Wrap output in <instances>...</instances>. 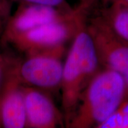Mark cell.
<instances>
[{
	"label": "cell",
	"mask_w": 128,
	"mask_h": 128,
	"mask_svg": "<svg viewBox=\"0 0 128 128\" xmlns=\"http://www.w3.org/2000/svg\"><path fill=\"white\" fill-rule=\"evenodd\" d=\"M101 68L86 22L73 38L64 60L60 91L65 125L71 119L84 90Z\"/></svg>",
	"instance_id": "cell-1"
},
{
	"label": "cell",
	"mask_w": 128,
	"mask_h": 128,
	"mask_svg": "<svg viewBox=\"0 0 128 128\" xmlns=\"http://www.w3.org/2000/svg\"><path fill=\"white\" fill-rule=\"evenodd\" d=\"M126 98L128 87L123 77L114 70L102 68L84 90L66 127L98 128Z\"/></svg>",
	"instance_id": "cell-2"
},
{
	"label": "cell",
	"mask_w": 128,
	"mask_h": 128,
	"mask_svg": "<svg viewBox=\"0 0 128 128\" xmlns=\"http://www.w3.org/2000/svg\"><path fill=\"white\" fill-rule=\"evenodd\" d=\"M98 0H80L70 17L41 25L14 38L8 44L24 55L45 50L72 41L86 22L90 8Z\"/></svg>",
	"instance_id": "cell-3"
},
{
	"label": "cell",
	"mask_w": 128,
	"mask_h": 128,
	"mask_svg": "<svg viewBox=\"0 0 128 128\" xmlns=\"http://www.w3.org/2000/svg\"><path fill=\"white\" fill-rule=\"evenodd\" d=\"M66 45L26 54L19 58L18 74L24 85L46 91L50 95L60 91Z\"/></svg>",
	"instance_id": "cell-4"
},
{
	"label": "cell",
	"mask_w": 128,
	"mask_h": 128,
	"mask_svg": "<svg viewBox=\"0 0 128 128\" xmlns=\"http://www.w3.org/2000/svg\"><path fill=\"white\" fill-rule=\"evenodd\" d=\"M19 58L2 54L0 79V128H26L24 84L18 74Z\"/></svg>",
	"instance_id": "cell-5"
},
{
	"label": "cell",
	"mask_w": 128,
	"mask_h": 128,
	"mask_svg": "<svg viewBox=\"0 0 128 128\" xmlns=\"http://www.w3.org/2000/svg\"><path fill=\"white\" fill-rule=\"evenodd\" d=\"M86 28L102 68L114 70L123 77L128 87V44L110 29L99 14L88 17Z\"/></svg>",
	"instance_id": "cell-6"
},
{
	"label": "cell",
	"mask_w": 128,
	"mask_h": 128,
	"mask_svg": "<svg viewBox=\"0 0 128 128\" xmlns=\"http://www.w3.org/2000/svg\"><path fill=\"white\" fill-rule=\"evenodd\" d=\"M76 10V6L68 12L48 5L18 4L17 9L5 22L0 41L2 44H8L14 38L32 28L68 18Z\"/></svg>",
	"instance_id": "cell-7"
},
{
	"label": "cell",
	"mask_w": 128,
	"mask_h": 128,
	"mask_svg": "<svg viewBox=\"0 0 128 128\" xmlns=\"http://www.w3.org/2000/svg\"><path fill=\"white\" fill-rule=\"evenodd\" d=\"M26 128H56L65 124L63 112L56 107L50 93L24 85Z\"/></svg>",
	"instance_id": "cell-8"
},
{
	"label": "cell",
	"mask_w": 128,
	"mask_h": 128,
	"mask_svg": "<svg viewBox=\"0 0 128 128\" xmlns=\"http://www.w3.org/2000/svg\"><path fill=\"white\" fill-rule=\"evenodd\" d=\"M99 15L114 34L128 44V6L107 2Z\"/></svg>",
	"instance_id": "cell-9"
},
{
	"label": "cell",
	"mask_w": 128,
	"mask_h": 128,
	"mask_svg": "<svg viewBox=\"0 0 128 128\" xmlns=\"http://www.w3.org/2000/svg\"><path fill=\"white\" fill-rule=\"evenodd\" d=\"M98 128H128V98Z\"/></svg>",
	"instance_id": "cell-10"
},
{
	"label": "cell",
	"mask_w": 128,
	"mask_h": 128,
	"mask_svg": "<svg viewBox=\"0 0 128 128\" xmlns=\"http://www.w3.org/2000/svg\"><path fill=\"white\" fill-rule=\"evenodd\" d=\"M12 2L17 4H38L57 7L65 11H72L75 6H72L67 0H11Z\"/></svg>",
	"instance_id": "cell-11"
},
{
	"label": "cell",
	"mask_w": 128,
	"mask_h": 128,
	"mask_svg": "<svg viewBox=\"0 0 128 128\" xmlns=\"http://www.w3.org/2000/svg\"><path fill=\"white\" fill-rule=\"evenodd\" d=\"M11 0H0V24L4 26L12 14Z\"/></svg>",
	"instance_id": "cell-12"
},
{
	"label": "cell",
	"mask_w": 128,
	"mask_h": 128,
	"mask_svg": "<svg viewBox=\"0 0 128 128\" xmlns=\"http://www.w3.org/2000/svg\"><path fill=\"white\" fill-rule=\"evenodd\" d=\"M101 1H102L104 3H107V2H118V3H120V4L128 6V0H101Z\"/></svg>",
	"instance_id": "cell-13"
},
{
	"label": "cell",
	"mask_w": 128,
	"mask_h": 128,
	"mask_svg": "<svg viewBox=\"0 0 128 128\" xmlns=\"http://www.w3.org/2000/svg\"><path fill=\"white\" fill-rule=\"evenodd\" d=\"M2 28H3V26L0 24V36H1ZM2 54L0 53V79H1V76H2Z\"/></svg>",
	"instance_id": "cell-14"
}]
</instances>
